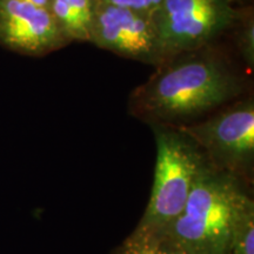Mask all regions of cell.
<instances>
[{"label": "cell", "mask_w": 254, "mask_h": 254, "mask_svg": "<svg viewBox=\"0 0 254 254\" xmlns=\"http://www.w3.org/2000/svg\"><path fill=\"white\" fill-rule=\"evenodd\" d=\"M243 85L226 60L205 47L160 64L129 95L128 109L151 125L182 126L233 100Z\"/></svg>", "instance_id": "6da1fadb"}, {"label": "cell", "mask_w": 254, "mask_h": 254, "mask_svg": "<svg viewBox=\"0 0 254 254\" xmlns=\"http://www.w3.org/2000/svg\"><path fill=\"white\" fill-rule=\"evenodd\" d=\"M252 202L243 179L209 165L179 217L161 231L190 254H224L237 221Z\"/></svg>", "instance_id": "7a4b0ae2"}, {"label": "cell", "mask_w": 254, "mask_h": 254, "mask_svg": "<svg viewBox=\"0 0 254 254\" xmlns=\"http://www.w3.org/2000/svg\"><path fill=\"white\" fill-rule=\"evenodd\" d=\"M157 145L154 180L136 232L165 230L182 213L199 177L209 165L204 152L179 127L153 124Z\"/></svg>", "instance_id": "3957f363"}, {"label": "cell", "mask_w": 254, "mask_h": 254, "mask_svg": "<svg viewBox=\"0 0 254 254\" xmlns=\"http://www.w3.org/2000/svg\"><path fill=\"white\" fill-rule=\"evenodd\" d=\"M195 141L214 168L250 180L254 164V101L252 98L200 123L177 126Z\"/></svg>", "instance_id": "277c9868"}, {"label": "cell", "mask_w": 254, "mask_h": 254, "mask_svg": "<svg viewBox=\"0 0 254 254\" xmlns=\"http://www.w3.org/2000/svg\"><path fill=\"white\" fill-rule=\"evenodd\" d=\"M154 17L163 63L205 49L239 20L233 0H163Z\"/></svg>", "instance_id": "5b68a950"}, {"label": "cell", "mask_w": 254, "mask_h": 254, "mask_svg": "<svg viewBox=\"0 0 254 254\" xmlns=\"http://www.w3.org/2000/svg\"><path fill=\"white\" fill-rule=\"evenodd\" d=\"M90 43L124 58L159 66L163 63L154 14L98 1Z\"/></svg>", "instance_id": "8992f818"}, {"label": "cell", "mask_w": 254, "mask_h": 254, "mask_svg": "<svg viewBox=\"0 0 254 254\" xmlns=\"http://www.w3.org/2000/svg\"><path fill=\"white\" fill-rule=\"evenodd\" d=\"M68 43L49 8L24 0H0V45L25 56L41 57Z\"/></svg>", "instance_id": "52a82bcc"}, {"label": "cell", "mask_w": 254, "mask_h": 254, "mask_svg": "<svg viewBox=\"0 0 254 254\" xmlns=\"http://www.w3.org/2000/svg\"><path fill=\"white\" fill-rule=\"evenodd\" d=\"M97 0H51L49 9L63 34L71 41H90Z\"/></svg>", "instance_id": "ba28073f"}, {"label": "cell", "mask_w": 254, "mask_h": 254, "mask_svg": "<svg viewBox=\"0 0 254 254\" xmlns=\"http://www.w3.org/2000/svg\"><path fill=\"white\" fill-rule=\"evenodd\" d=\"M123 254H190L164 231L136 232L127 238Z\"/></svg>", "instance_id": "9c48e42d"}, {"label": "cell", "mask_w": 254, "mask_h": 254, "mask_svg": "<svg viewBox=\"0 0 254 254\" xmlns=\"http://www.w3.org/2000/svg\"><path fill=\"white\" fill-rule=\"evenodd\" d=\"M224 254H254V202L237 221Z\"/></svg>", "instance_id": "30bf717a"}, {"label": "cell", "mask_w": 254, "mask_h": 254, "mask_svg": "<svg viewBox=\"0 0 254 254\" xmlns=\"http://www.w3.org/2000/svg\"><path fill=\"white\" fill-rule=\"evenodd\" d=\"M238 49L247 67L254 66V23L253 18H247L241 25L238 34Z\"/></svg>", "instance_id": "8fae6325"}, {"label": "cell", "mask_w": 254, "mask_h": 254, "mask_svg": "<svg viewBox=\"0 0 254 254\" xmlns=\"http://www.w3.org/2000/svg\"><path fill=\"white\" fill-rule=\"evenodd\" d=\"M98 1L155 14L163 0H98Z\"/></svg>", "instance_id": "7c38bea8"}, {"label": "cell", "mask_w": 254, "mask_h": 254, "mask_svg": "<svg viewBox=\"0 0 254 254\" xmlns=\"http://www.w3.org/2000/svg\"><path fill=\"white\" fill-rule=\"evenodd\" d=\"M24 1L31 2V4H33V5L40 6V7L49 8V5H50L51 0H24Z\"/></svg>", "instance_id": "4fadbf2b"}, {"label": "cell", "mask_w": 254, "mask_h": 254, "mask_svg": "<svg viewBox=\"0 0 254 254\" xmlns=\"http://www.w3.org/2000/svg\"><path fill=\"white\" fill-rule=\"evenodd\" d=\"M118 254H123V253H122V252H120V251H119V253H118Z\"/></svg>", "instance_id": "5bb4252c"}]
</instances>
